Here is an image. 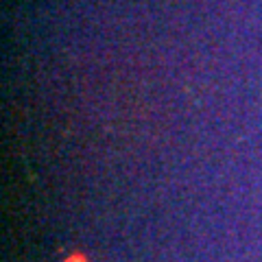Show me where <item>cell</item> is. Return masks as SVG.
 <instances>
[]
</instances>
